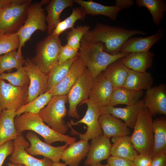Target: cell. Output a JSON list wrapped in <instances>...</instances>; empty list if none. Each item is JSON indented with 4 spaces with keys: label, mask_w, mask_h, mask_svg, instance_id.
<instances>
[{
    "label": "cell",
    "mask_w": 166,
    "mask_h": 166,
    "mask_svg": "<svg viewBox=\"0 0 166 166\" xmlns=\"http://www.w3.org/2000/svg\"><path fill=\"white\" fill-rule=\"evenodd\" d=\"M130 53H120L116 55L104 51L103 44L99 42L81 39L78 56L91 73L93 81L111 63L124 57Z\"/></svg>",
    "instance_id": "7a4b0ae2"
},
{
    "label": "cell",
    "mask_w": 166,
    "mask_h": 166,
    "mask_svg": "<svg viewBox=\"0 0 166 166\" xmlns=\"http://www.w3.org/2000/svg\"><path fill=\"white\" fill-rule=\"evenodd\" d=\"M114 88L103 73L93 81L89 99L100 109L108 106Z\"/></svg>",
    "instance_id": "2e32d148"
},
{
    "label": "cell",
    "mask_w": 166,
    "mask_h": 166,
    "mask_svg": "<svg viewBox=\"0 0 166 166\" xmlns=\"http://www.w3.org/2000/svg\"><path fill=\"white\" fill-rule=\"evenodd\" d=\"M152 116L144 107L139 115L134 131L130 136L135 149L139 154H152L153 144Z\"/></svg>",
    "instance_id": "277c9868"
},
{
    "label": "cell",
    "mask_w": 166,
    "mask_h": 166,
    "mask_svg": "<svg viewBox=\"0 0 166 166\" xmlns=\"http://www.w3.org/2000/svg\"><path fill=\"white\" fill-rule=\"evenodd\" d=\"M107 164L110 166H135L132 160L112 156L107 159Z\"/></svg>",
    "instance_id": "b9f144b4"
},
{
    "label": "cell",
    "mask_w": 166,
    "mask_h": 166,
    "mask_svg": "<svg viewBox=\"0 0 166 166\" xmlns=\"http://www.w3.org/2000/svg\"><path fill=\"white\" fill-rule=\"evenodd\" d=\"M90 27L86 25H78L67 33V44L71 47L78 49L80 48L81 42L83 36L89 30Z\"/></svg>",
    "instance_id": "f35d334b"
},
{
    "label": "cell",
    "mask_w": 166,
    "mask_h": 166,
    "mask_svg": "<svg viewBox=\"0 0 166 166\" xmlns=\"http://www.w3.org/2000/svg\"><path fill=\"white\" fill-rule=\"evenodd\" d=\"M85 104L87 109L85 114L82 118L76 122L70 121L71 126L76 125L80 123L85 124L87 126V130L83 134L75 131V133L78 134L81 139L89 140L103 135L102 131L100 125L99 119L101 114L100 109L89 99L82 102L80 105Z\"/></svg>",
    "instance_id": "8fae6325"
},
{
    "label": "cell",
    "mask_w": 166,
    "mask_h": 166,
    "mask_svg": "<svg viewBox=\"0 0 166 166\" xmlns=\"http://www.w3.org/2000/svg\"><path fill=\"white\" fill-rule=\"evenodd\" d=\"M13 142V151L9 158L11 162L25 166H52L53 162L48 158L37 159L26 151L25 149L30 145L22 134L18 135Z\"/></svg>",
    "instance_id": "7c38bea8"
},
{
    "label": "cell",
    "mask_w": 166,
    "mask_h": 166,
    "mask_svg": "<svg viewBox=\"0 0 166 166\" xmlns=\"http://www.w3.org/2000/svg\"><path fill=\"white\" fill-rule=\"evenodd\" d=\"M6 80L12 85L19 87H23L29 85V77L23 66H21L14 72L3 73L0 74V80Z\"/></svg>",
    "instance_id": "8d00e7d4"
},
{
    "label": "cell",
    "mask_w": 166,
    "mask_h": 166,
    "mask_svg": "<svg viewBox=\"0 0 166 166\" xmlns=\"http://www.w3.org/2000/svg\"><path fill=\"white\" fill-rule=\"evenodd\" d=\"M90 166H110L108 164L103 165L101 164V163H98L93 164Z\"/></svg>",
    "instance_id": "681fc988"
},
{
    "label": "cell",
    "mask_w": 166,
    "mask_h": 166,
    "mask_svg": "<svg viewBox=\"0 0 166 166\" xmlns=\"http://www.w3.org/2000/svg\"><path fill=\"white\" fill-rule=\"evenodd\" d=\"M79 50L73 48L67 44L62 46L58 62L62 63L78 56Z\"/></svg>",
    "instance_id": "ab89813d"
},
{
    "label": "cell",
    "mask_w": 166,
    "mask_h": 166,
    "mask_svg": "<svg viewBox=\"0 0 166 166\" xmlns=\"http://www.w3.org/2000/svg\"><path fill=\"white\" fill-rule=\"evenodd\" d=\"M99 122L103 135L107 138L128 136L130 133L129 128L124 122L109 114L101 113Z\"/></svg>",
    "instance_id": "44dd1931"
},
{
    "label": "cell",
    "mask_w": 166,
    "mask_h": 166,
    "mask_svg": "<svg viewBox=\"0 0 166 166\" xmlns=\"http://www.w3.org/2000/svg\"><path fill=\"white\" fill-rule=\"evenodd\" d=\"M86 68L82 60L78 56L73 61L66 76L48 91L53 96L67 95L84 73Z\"/></svg>",
    "instance_id": "9a60e30c"
},
{
    "label": "cell",
    "mask_w": 166,
    "mask_h": 166,
    "mask_svg": "<svg viewBox=\"0 0 166 166\" xmlns=\"http://www.w3.org/2000/svg\"><path fill=\"white\" fill-rule=\"evenodd\" d=\"M153 144L152 154L153 156L166 151V120L163 117L153 121Z\"/></svg>",
    "instance_id": "4dcf8cb0"
},
{
    "label": "cell",
    "mask_w": 166,
    "mask_h": 166,
    "mask_svg": "<svg viewBox=\"0 0 166 166\" xmlns=\"http://www.w3.org/2000/svg\"><path fill=\"white\" fill-rule=\"evenodd\" d=\"M77 56L64 62H57L47 74V91L61 81L68 73L74 61Z\"/></svg>",
    "instance_id": "d6a6232c"
},
{
    "label": "cell",
    "mask_w": 166,
    "mask_h": 166,
    "mask_svg": "<svg viewBox=\"0 0 166 166\" xmlns=\"http://www.w3.org/2000/svg\"><path fill=\"white\" fill-rule=\"evenodd\" d=\"M62 46L59 37L49 34L37 44L36 55L31 60L42 72L47 75L58 62Z\"/></svg>",
    "instance_id": "5b68a950"
},
{
    "label": "cell",
    "mask_w": 166,
    "mask_h": 166,
    "mask_svg": "<svg viewBox=\"0 0 166 166\" xmlns=\"http://www.w3.org/2000/svg\"><path fill=\"white\" fill-rule=\"evenodd\" d=\"M87 14L84 9L80 6L73 8L71 14L57 24L51 34L59 37L60 34L67 29H72L73 28L74 25L77 20H84Z\"/></svg>",
    "instance_id": "e575fe53"
},
{
    "label": "cell",
    "mask_w": 166,
    "mask_h": 166,
    "mask_svg": "<svg viewBox=\"0 0 166 166\" xmlns=\"http://www.w3.org/2000/svg\"><path fill=\"white\" fill-rule=\"evenodd\" d=\"M19 45V38L16 32H0V55L16 50Z\"/></svg>",
    "instance_id": "74e56055"
},
{
    "label": "cell",
    "mask_w": 166,
    "mask_h": 166,
    "mask_svg": "<svg viewBox=\"0 0 166 166\" xmlns=\"http://www.w3.org/2000/svg\"><path fill=\"white\" fill-rule=\"evenodd\" d=\"M164 35L162 27L160 28L153 34L145 38H130L123 45L121 53H132L144 52L149 51L155 44L159 42Z\"/></svg>",
    "instance_id": "ffe728a7"
},
{
    "label": "cell",
    "mask_w": 166,
    "mask_h": 166,
    "mask_svg": "<svg viewBox=\"0 0 166 166\" xmlns=\"http://www.w3.org/2000/svg\"><path fill=\"white\" fill-rule=\"evenodd\" d=\"M144 107L152 116L166 115V88L161 84L146 90L143 99Z\"/></svg>",
    "instance_id": "e0dca14e"
},
{
    "label": "cell",
    "mask_w": 166,
    "mask_h": 166,
    "mask_svg": "<svg viewBox=\"0 0 166 166\" xmlns=\"http://www.w3.org/2000/svg\"><path fill=\"white\" fill-rule=\"evenodd\" d=\"M31 0H10L0 13V32H17L23 26Z\"/></svg>",
    "instance_id": "8992f818"
},
{
    "label": "cell",
    "mask_w": 166,
    "mask_h": 166,
    "mask_svg": "<svg viewBox=\"0 0 166 166\" xmlns=\"http://www.w3.org/2000/svg\"><path fill=\"white\" fill-rule=\"evenodd\" d=\"M74 3L83 8L87 14L94 16L101 15L106 16L113 21L115 20L121 10L116 6H106L92 1L73 0Z\"/></svg>",
    "instance_id": "484cf974"
},
{
    "label": "cell",
    "mask_w": 166,
    "mask_h": 166,
    "mask_svg": "<svg viewBox=\"0 0 166 166\" xmlns=\"http://www.w3.org/2000/svg\"><path fill=\"white\" fill-rule=\"evenodd\" d=\"M26 137L29 141L30 146L25 149L26 151L32 156L41 155L51 160L53 162H59L63 151L68 144L54 147L41 140L34 132L30 131Z\"/></svg>",
    "instance_id": "5bb4252c"
},
{
    "label": "cell",
    "mask_w": 166,
    "mask_h": 166,
    "mask_svg": "<svg viewBox=\"0 0 166 166\" xmlns=\"http://www.w3.org/2000/svg\"><path fill=\"white\" fill-rule=\"evenodd\" d=\"M115 3V6L121 10L130 8L135 3L133 0H116Z\"/></svg>",
    "instance_id": "f6af8a7d"
},
{
    "label": "cell",
    "mask_w": 166,
    "mask_h": 166,
    "mask_svg": "<svg viewBox=\"0 0 166 166\" xmlns=\"http://www.w3.org/2000/svg\"><path fill=\"white\" fill-rule=\"evenodd\" d=\"M15 111L4 109L0 115V146L6 142L14 140L19 135L14 123Z\"/></svg>",
    "instance_id": "d4e9b609"
},
{
    "label": "cell",
    "mask_w": 166,
    "mask_h": 166,
    "mask_svg": "<svg viewBox=\"0 0 166 166\" xmlns=\"http://www.w3.org/2000/svg\"><path fill=\"white\" fill-rule=\"evenodd\" d=\"M67 95L53 96L50 101L38 113L44 122L54 131L65 134L68 130L64 118L67 114L66 103Z\"/></svg>",
    "instance_id": "52a82bcc"
},
{
    "label": "cell",
    "mask_w": 166,
    "mask_h": 166,
    "mask_svg": "<svg viewBox=\"0 0 166 166\" xmlns=\"http://www.w3.org/2000/svg\"><path fill=\"white\" fill-rule=\"evenodd\" d=\"M144 107L143 100L124 108H116L108 105L100 109L101 113L109 114L124 121L128 127L133 128L139 115Z\"/></svg>",
    "instance_id": "ac0fdd59"
},
{
    "label": "cell",
    "mask_w": 166,
    "mask_h": 166,
    "mask_svg": "<svg viewBox=\"0 0 166 166\" xmlns=\"http://www.w3.org/2000/svg\"><path fill=\"white\" fill-rule=\"evenodd\" d=\"M7 166H25L22 164L13 163L10 161L7 163Z\"/></svg>",
    "instance_id": "c3c4849f"
},
{
    "label": "cell",
    "mask_w": 166,
    "mask_h": 166,
    "mask_svg": "<svg viewBox=\"0 0 166 166\" xmlns=\"http://www.w3.org/2000/svg\"><path fill=\"white\" fill-rule=\"evenodd\" d=\"M153 79L151 73L129 69L123 87L134 90H147L152 87Z\"/></svg>",
    "instance_id": "83f0119b"
},
{
    "label": "cell",
    "mask_w": 166,
    "mask_h": 166,
    "mask_svg": "<svg viewBox=\"0 0 166 166\" xmlns=\"http://www.w3.org/2000/svg\"><path fill=\"white\" fill-rule=\"evenodd\" d=\"M2 111V109H1V108L0 107V115L1 114Z\"/></svg>",
    "instance_id": "f907efd6"
},
{
    "label": "cell",
    "mask_w": 166,
    "mask_h": 166,
    "mask_svg": "<svg viewBox=\"0 0 166 166\" xmlns=\"http://www.w3.org/2000/svg\"><path fill=\"white\" fill-rule=\"evenodd\" d=\"M139 7H144L149 11L152 16L153 23L159 26L163 20L164 13L166 11V3L164 0H136Z\"/></svg>",
    "instance_id": "1f68e13d"
},
{
    "label": "cell",
    "mask_w": 166,
    "mask_h": 166,
    "mask_svg": "<svg viewBox=\"0 0 166 166\" xmlns=\"http://www.w3.org/2000/svg\"><path fill=\"white\" fill-rule=\"evenodd\" d=\"M90 144L88 140L81 139L69 145L63 152L61 160L69 166H79L81 160L87 156Z\"/></svg>",
    "instance_id": "7402d4cb"
},
{
    "label": "cell",
    "mask_w": 166,
    "mask_h": 166,
    "mask_svg": "<svg viewBox=\"0 0 166 166\" xmlns=\"http://www.w3.org/2000/svg\"><path fill=\"white\" fill-rule=\"evenodd\" d=\"M111 155V156L126 158L133 161L138 154L135 149L130 136L113 137Z\"/></svg>",
    "instance_id": "4316f807"
},
{
    "label": "cell",
    "mask_w": 166,
    "mask_h": 166,
    "mask_svg": "<svg viewBox=\"0 0 166 166\" xmlns=\"http://www.w3.org/2000/svg\"><path fill=\"white\" fill-rule=\"evenodd\" d=\"M74 2L73 0H51L45 6L47 14L45 21L48 23L47 32L48 35L51 34L57 24L61 21L60 16L65 8L71 7Z\"/></svg>",
    "instance_id": "cb8c5ba5"
},
{
    "label": "cell",
    "mask_w": 166,
    "mask_h": 166,
    "mask_svg": "<svg viewBox=\"0 0 166 166\" xmlns=\"http://www.w3.org/2000/svg\"><path fill=\"white\" fill-rule=\"evenodd\" d=\"M151 154H137L133 162L135 166H150L153 158Z\"/></svg>",
    "instance_id": "7bdbcfd3"
},
{
    "label": "cell",
    "mask_w": 166,
    "mask_h": 166,
    "mask_svg": "<svg viewBox=\"0 0 166 166\" xmlns=\"http://www.w3.org/2000/svg\"><path fill=\"white\" fill-rule=\"evenodd\" d=\"M150 166H166V151L153 156Z\"/></svg>",
    "instance_id": "ee69618b"
},
{
    "label": "cell",
    "mask_w": 166,
    "mask_h": 166,
    "mask_svg": "<svg viewBox=\"0 0 166 166\" xmlns=\"http://www.w3.org/2000/svg\"><path fill=\"white\" fill-rule=\"evenodd\" d=\"M53 97L49 91L41 94L15 111L14 113L15 117L25 113L38 114L40 110L47 105Z\"/></svg>",
    "instance_id": "d590c367"
},
{
    "label": "cell",
    "mask_w": 166,
    "mask_h": 166,
    "mask_svg": "<svg viewBox=\"0 0 166 166\" xmlns=\"http://www.w3.org/2000/svg\"><path fill=\"white\" fill-rule=\"evenodd\" d=\"M29 85L23 87L13 86L0 80V107L2 110L15 111L27 103Z\"/></svg>",
    "instance_id": "30bf717a"
},
{
    "label": "cell",
    "mask_w": 166,
    "mask_h": 166,
    "mask_svg": "<svg viewBox=\"0 0 166 166\" xmlns=\"http://www.w3.org/2000/svg\"><path fill=\"white\" fill-rule=\"evenodd\" d=\"M112 144L109 139L103 135L92 139L85 165L90 166L108 159L111 155Z\"/></svg>",
    "instance_id": "d6986e66"
},
{
    "label": "cell",
    "mask_w": 166,
    "mask_h": 166,
    "mask_svg": "<svg viewBox=\"0 0 166 166\" xmlns=\"http://www.w3.org/2000/svg\"><path fill=\"white\" fill-rule=\"evenodd\" d=\"M25 62L22 51L14 50L0 56V74L23 66Z\"/></svg>",
    "instance_id": "836d02e7"
},
{
    "label": "cell",
    "mask_w": 166,
    "mask_h": 166,
    "mask_svg": "<svg viewBox=\"0 0 166 166\" xmlns=\"http://www.w3.org/2000/svg\"><path fill=\"white\" fill-rule=\"evenodd\" d=\"M14 149L13 140L8 141L0 146V166H2L6 158L11 155Z\"/></svg>",
    "instance_id": "60d3db41"
},
{
    "label": "cell",
    "mask_w": 166,
    "mask_h": 166,
    "mask_svg": "<svg viewBox=\"0 0 166 166\" xmlns=\"http://www.w3.org/2000/svg\"><path fill=\"white\" fill-rule=\"evenodd\" d=\"M30 80L27 103L47 91L48 75L42 72L32 61L27 57L23 66Z\"/></svg>",
    "instance_id": "4fadbf2b"
},
{
    "label": "cell",
    "mask_w": 166,
    "mask_h": 166,
    "mask_svg": "<svg viewBox=\"0 0 166 166\" xmlns=\"http://www.w3.org/2000/svg\"><path fill=\"white\" fill-rule=\"evenodd\" d=\"M143 95L142 90H134L123 87L114 88L108 105L114 106L119 104L132 105L140 100Z\"/></svg>",
    "instance_id": "f1b7e54d"
},
{
    "label": "cell",
    "mask_w": 166,
    "mask_h": 166,
    "mask_svg": "<svg viewBox=\"0 0 166 166\" xmlns=\"http://www.w3.org/2000/svg\"><path fill=\"white\" fill-rule=\"evenodd\" d=\"M14 123L19 134H22L25 131L30 130L41 135L45 142L49 144L55 142L61 141L69 145L76 140L75 137L61 134L53 129L44 122L38 114L24 113L16 117Z\"/></svg>",
    "instance_id": "3957f363"
},
{
    "label": "cell",
    "mask_w": 166,
    "mask_h": 166,
    "mask_svg": "<svg viewBox=\"0 0 166 166\" xmlns=\"http://www.w3.org/2000/svg\"><path fill=\"white\" fill-rule=\"evenodd\" d=\"M147 35L141 30H130L119 26L98 23L92 30H89L83 37L85 41L102 43L104 51L112 55L120 53L125 42L135 34Z\"/></svg>",
    "instance_id": "6da1fadb"
},
{
    "label": "cell",
    "mask_w": 166,
    "mask_h": 166,
    "mask_svg": "<svg viewBox=\"0 0 166 166\" xmlns=\"http://www.w3.org/2000/svg\"><path fill=\"white\" fill-rule=\"evenodd\" d=\"M121 59L111 63L103 73L114 88L123 87L128 73L129 69L124 65Z\"/></svg>",
    "instance_id": "f546056e"
},
{
    "label": "cell",
    "mask_w": 166,
    "mask_h": 166,
    "mask_svg": "<svg viewBox=\"0 0 166 166\" xmlns=\"http://www.w3.org/2000/svg\"><path fill=\"white\" fill-rule=\"evenodd\" d=\"M42 1L31 3L27 11L26 18L23 26L16 32L19 39L17 51H22V48L30 40L32 34L36 30L45 32L47 30L45 9L42 6Z\"/></svg>",
    "instance_id": "ba28073f"
},
{
    "label": "cell",
    "mask_w": 166,
    "mask_h": 166,
    "mask_svg": "<svg viewBox=\"0 0 166 166\" xmlns=\"http://www.w3.org/2000/svg\"><path fill=\"white\" fill-rule=\"evenodd\" d=\"M93 82L91 73L86 68L67 94L69 105L68 114L69 117L76 119L79 117L77 106L89 99Z\"/></svg>",
    "instance_id": "9c48e42d"
},
{
    "label": "cell",
    "mask_w": 166,
    "mask_h": 166,
    "mask_svg": "<svg viewBox=\"0 0 166 166\" xmlns=\"http://www.w3.org/2000/svg\"><path fill=\"white\" fill-rule=\"evenodd\" d=\"M6 0H0V13L3 8L6 4Z\"/></svg>",
    "instance_id": "bcb514c9"
},
{
    "label": "cell",
    "mask_w": 166,
    "mask_h": 166,
    "mask_svg": "<svg viewBox=\"0 0 166 166\" xmlns=\"http://www.w3.org/2000/svg\"><path fill=\"white\" fill-rule=\"evenodd\" d=\"M154 55V53L149 51L132 53L122 58L121 60L124 65L128 69L144 72L152 67Z\"/></svg>",
    "instance_id": "603a6c76"
},
{
    "label": "cell",
    "mask_w": 166,
    "mask_h": 166,
    "mask_svg": "<svg viewBox=\"0 0 166 166\" xmlns=\"http://www.w3.org/2000/svg\"><path fill=\"white\" fill-rule=\"evenodd\" d=\"M66 164L65 163L60 162V161L56 162H53L52 166H66Z\"/></svg>",
    "instance_id": "7dc6e473"
}]
</instances>
